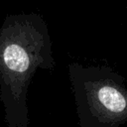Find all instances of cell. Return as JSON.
Returning a JSON list of instances; mask_svg holds the SVG:
<instances>
[{
    "mask_svg": "<svg viewBox=\"0 0 127 127\" xmlns=\"http://www.w3.org/2000/svg\"><path fill=\"white\" fill-rule=\"evenodd\" d=\"M48 25L37 13L8 15L0 26V101L8 127H28V89L38 69H54Z\"/></svg>",
    "mask_w": 127,
    "mask_h": 127,
    "instance_id": "obj_1",
    "label": "cell"
},
{
    "mask_svg": "<svg viewBox=\"0 0 127 127\" xmlns=\"http://www.w3.org/2000/svg\"><path fill=\"white\" fill-rule=\"evenodd\" d=\"M79 127H120L127 123V84L107 65L68 64Z\"/></svg>",
    "mask_w": 127,
    "mask_h": 127,
    "instance_id": "obj_2",
    "label": "cell"
}]
</instances>
